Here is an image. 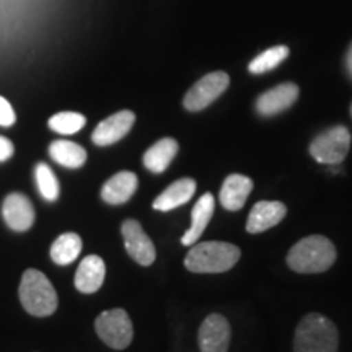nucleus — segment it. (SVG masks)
Instances as JSON below:
<instances>
[{
  "label": "nucleus",
  "mask_w": 352,
  "mask_h": 352,
  "mask_svg": "<svg viewBox=\"0 0 352 352\" xmlns=\"http://www.w3.org/2000/svg\"><path fill=\"white\" fill-rule=\"evenodd\" d=\"M336 261V248L333 241L323 235H311L302 239L290 248L287 264L292 271L300 274H318L328 271Z\"/></svg>",
  "instance_id": "obj_1"
},
{
  "label": "nucleus",
  "mask_w": 352,
  "mask_h": 352,
  "mask_svg": "<svg viewBox=\"0 0 352 352\" xmlns=\"http://www.w3.org/2000/svg\"><path fill=\"white\" fill-rule=\"evenodd\" d=\"M240 256L239 246L226 241H202L189 250L184 266L197 274H217L232 270Z\"/></svg>",
  "instance_id": "obj_2"
},
{
  "label": "nucleus",
  "mask_w": 352,
  "mask_h": 352,
  "mask_svg": "<svg viewBox=\"0 0 352 352\" xmlns=\"http://www.w3.org/2000/svg\"><path fill=\"white\" fill-rule=\"evenodd\" d=\"M340 333L336 324L324 315L303 316L294 336V352H338Z\"/></svg>",
  "instance_id": "obj_3"
},
{
  "label": "nucleus",
  "mask_w": 352,
  "mask_h": 352,
  "mask_svg": "<svg viewBox=\"0 0 352 352\" xmlns=\"http://www.w3.org/2000/svg\"><path fill=\"white\" fill-rule=\"evenodd\" d=\"M20 302L30 315L50 316L57 310V292L51 280L38 270L23 272L20 284Z\"/></svg>",
  "instance_id": "obj_4"
},
{
  "label": "nucleus",
  "mask_w": 352,
  "mask_h": 352,
  "mask_svg": "<svg viewBox=\"0 0 352 352\" xmlns=\"http://www.w3.org/2000/svg\"><path fill=\"white\" fill-rule=\"evenodd\" d=\"M95 329L100 340L116 351L126 349L134 338L132 321L122 308H114V310L100 314L95 321Z\"/></svg>",
  "instance_id": "obj_5"
},
{
  "label": "nucleus",
  "mask_w": 352,
  "mask_h": 352,
  "mask_svg": "<svg viewBox=\"0 0 352 352\" xmlns=\"http://www.w3.org/2000/svg\"><path fill=\"white\" fill-rule=\"evenodd\" d=\"M351 147V134L344 126H334L311 140L310 155L318 164L340 165Z\"/></svg>",
  "instance_id": "obj_6"
},
{
  "label": "nucleus",
  "mask_w": 352,
  "mask_h": 352,
  "mask_svg": "<svg viewBox=\"0 0 352 352\" xmlns=\"http://www.w3.org/2000/svg\"><path fill=\"white\" fill-rule=\"evenodd\" d=\"M228 83H230V77H228V74L222 72V70L208 74L201 80H197L195 85L189 88L188 94L184 95V108L192 113L202 111V109L212 104L227 90Z\"/></svg>",
  "instance_id": "obj_7"
},
{
  "label": "nucleus",
  "mask_w": 352,
  "mask_h": 352,
  "mask_svg": "<svg viewBox=\"0 0 352 352\" xmlns=\"http://www.w3.org/2000/svg\"><path fill=\"white\" fill-rule=\"evenodd\" d=\"M232 329L230 323L223 315L212 314L202 321L197 342L201 352H228L230 346Z\"/></svg>",
  "instance_id": "obj_8"
},
{
  "label": "nucleus",
  "mask_w": 352,
  "mask_h": 352,
  "mask_svg": "<svg viewBox=\"0 0 352 352\" xmlns=\"http://www.w3.org/2000/svg\"><path fill=\"white\" fill-rule=\"evenodd\" d=\"M122 239H124L126 252L140 266H151L155 261L157 252L152 240L148 239L147 233L138 220H124L121 227Z\"/></svg>",
  "instance_id": "obj_9"
},
{
  "label": "nucleus",
  "mask_w": 352,
  "mask_h": 352,
  "mask_svg": "<svg viewBox=\"0 0 352 352\" xmlns=\"http://www.w3.org/2000/svg\"><path fill=\"white\" fill-rule=\"evenodd\" d=\"M134 121L135 114L129 111V109H122V111L101 121L95 127L94 134H91V140L98 147H107V145L116 144L118 140H121L129 134L132 126H134Z\"/></svg>",
  "instance_id": "obj_10"
},
{
  "label": "nucleus",
  "mask_w": 352,
  "mask_h": 352,
  "mask_svg": "<svg viewBox=\"0 0 352 352\" xmlns=\"http://www.w3.org/2000/svg\"><path fill=\"white\" fill-rule=\"evenodd\" d=\"M298 94H300V90H298L296 83H280V85L271 88V90L264 91L263 95L258 96L256 111L261 116H274V114L283 113L296 103Z\"/></svg>",
  "instance_id": "obj_11"
},
{
  "label": "nucleus",
  "mask_w": 352,
  "mask_h": 352,
  "mask_svg": "<svg viewBox=\"0 0 352 352\" xmlns=\"http://www.w3.org/2000/svg\"><path fill=\"white\" fill-rule=\"evenodd\" d=\"M3 220L12 230L25 232L32 228L34 222V208L32 201L20 192H12L6 197L2 206Z\"/></svg>",
  "instance_id": "obj_12"
},
{
  "label": "nucleus",
  "mask_w": 352,
  "mask_h": 352,
  "mask_svg": "<svg viewBox=\"0 0 352 352\" xmlns=\"http://www.w3.org/2000/svg\"><path fill=\"white\" fill-rule=\"evenodd\" d=\"M287 214L285 204L279 201H259L253 206L246 220V232L261 233L276 227Z\"/></svg>",
  "instance_id": "obj_13"
},
{
  "label": "nucleus",
  "mask_w": 352,
  "mask_h": 352,
  "mask_svg": "<svg viewBox=\"0 0 352 352\" xmlns=\"http://www.w3.org/2000/svg\"><path fill=\"white\" fill-rule=\"evenodd\" d=\"M253 191V182L248 176L233 173L228 175L226 182L220 189L219 201L223 209L230 210V212H236L245 206L246 199H248L250 192Z\"/></svg>",
  "instance_id": "obj_14"
},
{
  "label": "nucleus",
  "mask_w": 352,
  "mask_h": 352,
  "mask_svg": "<svg viewBox=\"0 0 352 352\" xmlns=\"http://www.w3.org/2000/svg\"><path fill=\"white\" fill-rule=\"evenodd\" d=\"M107 276L104 261L96 254L83 258L76 272V287L82 294H95L100 290Z\"/></svg>",
  "instance_id": "obj_15"
},
{
  "label": "nucleus",
  "mask_w": 352,
  "mask_h": 352,
  "mask_svg": "<svg viewBox=\"0 0 352 352\" xmlns=\"http://www.w3.org/2000/svg\"><path fill=\"white\" fill-rule=\"evenodd\" d=\"M138 176L132 171H120L101 188V199L108 204H124L138 191Z\"/></svg>",
  "instance_id": "obj_16"
},
{
  "label": "nucleus",
  "mask_w": 352,
  "mask_h": 352,
  "mask_svg": "<svg viewBox=\"0 0 352 352\" xmlns=\"http://www.w3.org/2000/svg\"><path fill=\"white\" fill-rule=\"evenodd\" d=\"M214 209H215V199L210 192H206L204 196L199 197V201L196 202L191 212V227L188 228L186 233H184L182 239V243L184 246H191L195 245L196 241H199L201 235L204 233L206 227L209 226L210 219H212Z\"/></svg>",
  "instance_id": "obj_17"
},
{
  "label": "nucleus",
  "mask_w": 352,
  "mask_h": 352,
  "mask_svg": "<svg viewBox=\"0 0 352 352\" xmlns=\"http://www.w3.org/2000/svg\"><path fill=\"white\" fill-rule=\"evenodd\" d=\"M196 192V182L192 178H182L178 182L171 183L168 188L162 192L160 196L155 197L153 201V209L160 210V212H168L179 206L186 204V202L195 196Z\"/></svg>",
  "instance_id": "obj_18"
},
{
  "label": "nucleus",
  "mask_w": 352,
  "mask_h": 352,
  "mask_svg": "<svg viewBox=\"0 0 352 352\" xmlns=\"http://www.w3.org/2000/svg\"><path fill=\"white\" fill-rule=\"evenodd\" d=\"M178 153V142L171 138L160 139L144 153V166L152 173H164Z\"/></svg>",
  "instance_id": "obj_19"
},
{
  "label": "nucleus",
  "mask_w": 352,
  "mask_h": 352,
  "mask_svg": "<svg viewBox=\"0 0 352 352\" xmlns=\"http://www.w3.org/2000/svg\"><path fill=\"white\" fill-rule=\"evenodd\" d=\"M50 155L57 164L70 170L80 168L87 162L85 148L70 140H54L50 145Z\"/></svg>",
  "instance_id": "obj_20"
},
{
  "label": "nucleus",
  "mask_w": 352,
  "mask_h": 352,
  "mask_svg": "<svg viewBox=\"0 0 352 352\" xmlns=\"http://www.w3.org/2000/svg\"><path fill=\"white\" fill-rule=\"evenodd\" d=\"M82 252V239L77 233H64L51 246L52 261L59 266H67L78 258Z\"/></svg>",
  "instance_id": "obj_21"
},
{
  "label": "nucleus",
  "mask_w": 352,
  "mask_h": 352,
  "mask_svg": "<svg viewBox=\"0 0 352 352\" xmlns=\"http://www.w3.org/2000/svg\"><path fill=\"white\" fill-rule=\"evenodd\" d=\"M289 56V47L287 46H274L271 50L264 51L258 57L250 63L248 70L254 76H259V74L270 72V70L276 69L283 60L287 59Z\"/></svg>",
  "instance_id": "obj_22"
},
{
  "label": "nucleus",
  "mask_w": 352,
  "mask_h": 352,
  "mask_svg": "<svg viewBox=\"0 0 352 352\" xmlns=\"http://www.w3.org/2000/svg\"><path fill=\"white\" fill-rule=\"evenodd\" d=\"M34 178H36L38 191L41 192V196L46 201H56L59 197L60 186L59 182H57L54 171L51 170V166L47 164H38L36 168H34Z\"/></svg>",
  "instance_id": "obj_23"
},
{
  "label": "nucleus",
  "mask_w": 352,
  "mask_h": 352,
  "mask_svg": "<svg viewBox=\"0 0 352 352\" xmlns=\"http://www.w3.org/2000/svg\"><path fill=\"white\" fill-rule=\"evenodd\" d=\"M85 116L80 113H74V111H64V113H57L50 120V127L57 134H64V135H70L76 134L85 126Z\"/></svg>",
  "instance_id": "obj_24"
},
{
  "label": "nucleus",
  "mask_w": 352,
  "mask_h": 352,
  "mask_svg": "<svg viewBox=\"0 0 352 352\" xmlns=\"http://www.w3.org/2000/svg\"><path fill=\"white\" fill-rule=\"evenodd\" d=\"M15 121H16V116H15V111H13L12 104L8 103L3 96H0V126L10 127L15 124Z\"/></svg>",
  "instance_id": "obj_25"
},
{
  "label": "nucleus",
  "mask_w": 352,
  "mask_h": 352,
  "mask_svg": "<svg viewBox=\"0 0 352 352\" xmlns=\"http://www.w3.org/2000/svg\"><path fill=\"white\" fill-rule=\"evenodd\" d=\"M13 152H15V147H13L12 140L0 135V162H7L8 158L13 157Z\"/></svg>",
  "instance_id": "obj_26"
},
{
  "label": "nucleus",
  "mask_w": 352,
  "mask_h": 352,
  "mask_svg": "<svg viewBox=\"0 0 352 352\" xmlns=\"http://www.w3.org/2000/svg\"><path fill=\"white\" fill-rule=\"evenodd\" d=\"M346 64H347V70H349V74L352 76V46L349 47V52H347Z\"/></svg>",
  "instance_id": "obj_27"
},
{
  "label": "nucleus",
  "mask_w": 352,
  "mask_h": 352,
  "mask_svg": "<svg viewBox=\"0 0 352 352\" xmlns=\"http://www.w3.org/2000/svg\"><path fill=\"white\" fill-rule=\"evenodd\" d=\"M351 116H352V104H351Z\"/></svg>",
  "instance_id": "obj_28"
}]
</instances>
